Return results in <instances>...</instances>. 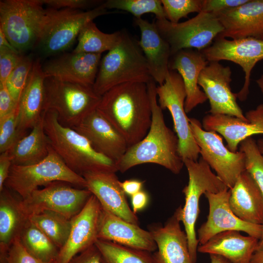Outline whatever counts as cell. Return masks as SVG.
I'll return each mask as SVG.
<instances>
[{
	"label": "cell",
	"instance_id": "obj_1",
	"mask_svg": "<svg viewBox=\"0 0 263 263\" xmlns=\"http://www.w3.org/2000/svg\"><path fill=\"white\" fill-rule=\"evenodd\" d=\"M97 109L122 135L128 147L143 139L151 124L146 83L127 82L113 87L102 95Z\"/></svg>",
	"mask_w": 263,
	"mask_h": 263
},
{
	"label": "cell",
	"instance_id": "obj_2",
	"mask_svg": "<svg viewBox=\"0 0 263 263\" xmlns=\"http://www.w3.org/2000/svg\"><path fill=\"white\" fill-rule=\"evenodd\" d=\"M147 86L152 112L150 130L143 139L128 148L116 163L117 170L123 173L138 165L153 163L178 174L184 165L179 154L178 137L165 123L157 101L155 81H150Z\"/></svg>",
	"mask_w": 263,
	"mask_h": 263
},
{
	"label": "cell",
	"instance_id": "obj_3",
	"mask_svg": "<svg viewBox=\"0 0 263 263\" xmlns=\"http://www.w3.org/2000/svg\"><path fill=\"white\" fill-rule=\"evenodd\" d=\"M44 127L51 147L75 173L118 171L115 162L96 151L83 135L61 124L55 112L44 111Z\"/></svg>",
	"mask_w": 263,
	"mask_h": 263
},
{
	"label": "cell",
	"instance_id": "obj_4",
	"mask_svg": "<svg viewBox=\"0 0 263 263\" xmlns=\"http://www.w3.org/2000/svg\"><path fill=\"white\" fill-rule=\"evenodd\" d=\"M151 80L138 41L122 30L115 45L101 58L93 88L102 96L113 87L123 83H148Z\"/></svg>",
	"mask_w": 263,
	"mask_h": 263
},
{
	"label": "cell",
	"instance_id": "obj_5",
	"mask_svg": "<svg viewBox=\"0 0 263 263\" xmlns=\"http://www.w3.org/2000/svg\"><path fill=\"white\" fill-rule=\"evenodd\" d=\"M183 162L188 175V184L182 190L185 202L184 207H178L174 213L183 224L190 255L196 263L199 242L195 224L200 212V197L207 192L217 193L228 188L202 157L197 161L186 159Z\"/></svg>",
	"mask_w": 263,
	"mask_h": 263
},
{
	"label": "cell",
	"instance_id": "obj_6",
	"mask_svg": "<svg viewBox=\"0 0 263 263\" xmlns=\"http://www.w3.org/2000/svg\"><path fill=\"white\" fill-rule=\"evenodd\" d=\"M41 0L0 1V28L19 53L38 43L46 17Z\"/></svg>",
	"mask_w": 263,
	"mask_h": 263
},
{
	"label": "cell",
	"instance_id": "obj_7",
	"mask_svg": "<svg viewBox=\"0 0 263 263\" xmlns=\"http://www.w3.org/2000/svg\"><path fill=\"white\" fill-rule=\"evenodd\" d=\"M45 88V111L55 112L59 122L72 128L97 109L101 99L93 87L51 77L46 78Z\"/></svg>",
	"mask_w": 263,
	"mask_h": 263
},
{
	"label": "cell",
	"instance_id": "obj_8",
	"mask_svg": "<svg viewBox=\"0 0 263 263\" xmlns=\"http://www.w3.org/2000/svg\"><path fill=\"white\" fill-rule=\"evenodd\" d=\"M56 181L86 188L84 178L71 169L51 146L48 155L38 163L27 166L12 165L4 186L24 199L39 186Z\"/></svg>",
	"mask_w": 263,
	"mask_h": 263
},
{
	"label": "cell",
	"instance_id": "obj_9",
	"mask_svg": "<svg viewBox=\"0 0 263 263\" xmlns=\"http://www.w3.org/2000/svg\"><path fill=\"white\" fill-rule=\"evenodd\" d=\"M107 10L102 4L86 11L68 8L46 9L38 44L48 56L63 52L72 46L86 23L108 13Z\"/></svg>",
	"mask_w": 263,
	"mask_h": 263
},
{
	"label": "cell",
	"instance_id": "obj_10",
	"mask_svg": "<svg viewBox=\"0 0 263 263\" xmlns=\"http://www.w3.org/2000/svg\"><path fill=\"white\" fill-rule=\"evenodd\" d=\"M154 22L170 46L171 56L186 49L201 51L209 46L224 30L215 14L202 11L182 22L173 23L167 19H156Z\"/></svg>",
	"mask_w": 263,
	"mask_h": 263
},
{
	"label": "cell",
	"instance_id": "obj_11",
	"mask_svg": "<svg viewBox=\"0 0 263 263\" xmlns=\"http://www.w3.org/2000/svg\"><path fill=\"white\" fill-rule=\"evenodd\" d=\"M158 103L162 110L170 112L175 133L178 139V151L184 161H197L200 149L191 132L189 118L185 110L186 93L181 75L169 70L164 82L156 87Z\"/></svg>",
	"mask_w": 263,
	"mask_h": 263
},
{
	"label": "cell",
	"instance_id": "obj_12",
	"mask_svg": "<svg viewBox=\"0 0 263 263\" xmlns=\"http://www.w3.org/2000/svg\"><path fill=\"white\" fill-rule=\"evenodd\" d=\"M69 183L56 181L34 191L20 201V207L28 219L44 211H52L71 219L84 207L92 195L86 188L72 187Z\"/></svg>",
	"mask_w": 263,
	"mask_h": 263
},
{
	"label": "cell",
	"instance_id": "obj_13",
	"mask_svg": "<svg viewBox=\"0 0 263 263\" xmlns=\"http://www.w3.org/2000/svg\"><path fill=\"white\" fill-rule=\"evenodd\" d=\"M193 136L199 146L202 158L214 169L226 186L231 189L240 174L245 170L244 153L230 151L216 132L202 128L199 120L189 118Z\"/></svg>",
	"mask_w": 263,
	"mask_h": 263
},
{
	"label": "cell",
	"instance_id": "obj_14",
	"mask_svg": "<svg viewBox=\"0 0 263 263\" xmlns=\"http://www.w3.org/2000/svg\"><path fill=\"white\" fill-rule=\"evenodd\" d=\"M201 52L208 62L227 60L242 68L244 82L235 95L240 101L245 100L249 93L252 70L257 62L263 59V40L252 38L228 39L217 37L209 46Z\"/></svg>",
	"mask_w": 263,
	"mask_h": 263
},
{
	"label": "cell",
	"instance_id": "obj_15",
	"mask_svg": "<svg viewBox=\"0 0 263 263\" xmlns=\"http://www.w3.org/2000/svg\"><path fill=\"white\" fill-rule=\"evenodd\" d=\"M209 205L207 221L197 230L199 244L206 243L218 233L229 230L242 231L259 240L263 236V225L246 222L238 217L229 205L230 190L227 188L217 193L205 194Z\"/></svg>",
	"mask_w": 263,
	"mask_h": 263
},
{
	"label": "cell",
	"instance_id": "obj_16",
	"mask_svg": "<svg viewBox=\"0 0 263 263\" xmlns=\"http://www.w3.org/2000/svg\"><path fill=\"white\" fill-rule=\"evenodd\" d=\"M232 71L229 66L210 61L201 71L198 85L201 87L210 105L212 114H226L248 121L231 89Z\"/></svg>",
	"mask_w": 263,
	"mask_h": 263
},
{
	"label": "cell",
	"instance_id": "obj_17",
	"mask_svg": "<svg viewBox=\"0 0 263 263\" xmlns=\"http://www.w3.org/2000/svg\"><path fill=\"white\" fill-rule=\"evenodd\" d=\"M101 206L92 195L81 210L71 219V228L65 244L59 249L56 263H69L98 239V223Z\"/></svg>",
	"mask_w": 263,
	"mask_h": 263
},
{
	"label": "cell",
	"instance_id": "obj_18",
	"mask_svg": "<svg viewBox=\"0 0 263 263\" xmlns=\"http://www.w3.org/2000/svg\"><path fill=\"white\" fill-rule=\"evenodd\" d=\"M245 121L226 114H208L204 116L202 127L207 131L217 132L225 139L226 147L237 152L239 145L245 139L257 134H263V104L245 114Z\"/></svg>",
	"mask_w": 263,
	"mask_h": 263
},
{
	"label": "cell",
	"instance_id": "obj_19",
	"mask_svg": "<svg viewBox=\"0 0 263 263\" xmlns=\"http://www.w3.org/2000/svg\"><path fill=\"white\" fill-rule=\"evenodd\" d=\"M101 58V54L72 52L47 62L42 69L46 77L93 87Z\"/></svg>",
	"mask_w": 263,
	"mask_h": 263
},
{
	"label": "cell",
	"instance_id": "obj_20",
	"mask_svg": "<svg viewBox=\"0 0 263 263\" xmlns=\"http://www.w3.org/2000/svg\"><path fill=\"white\" fill-rule=\"evenodd\" d=\"M73 129L85 136L96 151L116 164L129 147L122 135L97 109Z\"/></svg>",
	"mask_w": 263,
	"mask_h": 263
},
{
	"label": "cell",
	"instance_id": "obj_21",
	"mask_svg": "<svg viewBox=\"0 0 263 263\" xmlns=\"http://www.w3.org/2000/svg\"><path fill=\"white\" fill-rule=\"evenodd\" d=\"M88 189L101 207L123 220L139 225V220L131 210L115 172L92 171L82 175Z\"/></svg>",
	"mask_w": 263,
	"mask_h": 263
},
{
	"label": "cell",
	"instance_id": "obj_22",
	"mask_svg": "<svg viewBox=\"0 0 263 263\" xmlns=\"http://www.w3.org/2000/svg\"><path fill=\"white\" fill-rule=\"evenodd\" d=\"M215 15L224 28L217 37L263 40V0H248Z\"/></svg>",
	"mask_w": 263,
	"mask_h": 263
},
{
	"label": "cell",
	"instance_id": "obj_23",
	"mask_svg": "<svg viewBox=\"0 0 263 263\" xmlns=\"http://www.w3.org/2000/svg\"><path fill=\"white\" fill-rule=\"evenodd\" d=\"M98 238L151 253L157 249L150 231L123 220L102 207L99 219Z\"/></svg>",
	"mask_w": 263,
	"mask_h": 263
},
{
	"label": "cell",
	"instance_id": "obj_24",
	"mask_svg": "<svg viewBox=\"0 0 263 263\" xmlns=\"http://www.w3.org/2000/svg\"><path fill=\"white\" fill-rule=\"evenodd\" d=\"M175 213L163 226H152L150 231L156 244L157 251L152 257L154 263H194L188 240Z\"/></svg>",
	"mask_w": 263,
	"mask_h": 263
},
{
	"label": "cell",
	"instance_id": "obj_25",
	"mask_svg": "<svg viewBox=\"0 0 263 263\" xmlns=\"http://www.w3.org/2000/svg\"><path fill=\"white\" fill-rule=\"evenodd\" d=\"M208 62L201 51L193 49L180 50L170 56L169 69L177 72L184 84L186 113L207 100L204 92L200 89L198 82L201 71Z\"/></svg>",
	"mask_w": 263,
	"mask_h": 263
},
{
	"label": "cell",
	"instance_id": "obj_26",
	"mask_svg": "<svg viewBox=\"0 0 263 263\" xmlns=\"http://www.w3.org/2000/svg\"><path fill=\"white\" fill-rule=\"evenodd\" d=\"M141 32L138 44L147 60L150 75L159 85L168 74L171 56L170 48L159 33L154 21L150 23L142 18L135 19Z\"/></svg>",
	"mask_w": 263,
	"mask_h": 263
},
{
	"label": "cell",
	"instance_id": "obj_27",
	"mask_svg": "<svg viewBox=\"0 0 263 263\" xmlns=\"http://www.w3.org/2000/svg\"><path fill=\"white\" fill-rule=\"evenodd\" d=\"M230 190L232 212L246 222L263 225V196L251 175L245 170Z\"/></svg>",
	"mask_w": 263,
	"mask_h": 263
},
{
	"label": "cell",
	"instance_id": "obj_28",
	"mask_svg": "<svg viewBox=\"0 0 263 263\" xmlns=\"http://www.w3.org/2000/svg\"><path fill=\"white\" fill-rule=\"evenodd\" d=\"M46 77L40 60L38 59L34 61L28 83L19 104V128L24 134L43 116L45 111Z\"/></svg>",
	"mask_w": 263,
	"mask_h": 263
},
{
	"label": "cell",
	"instance_id": "obj_29",
	"mask_svg": "<svg viewBox=\"0 0 263 263\" xmlns=\"http://www.w3.org/2000/svg\"><path fill=\"white\" fill-rule=\"evenodd\" d=\"M259 242L258 239L244 236L240 231L229 230L218 233L199 244L197 252L218 255L231 263H249Z\"/></svg>",
	"mask_w": 263,
	"mask_h": 263
},
{
	"label": "cell",
	"instance_id": "obj_30",
	"mask_svg": "<svg viewBox=\"0 0 263 263\" xmlns=\"http://www.w3.org/2000/svg\"><path fill=\"white\" fill-rule=\"evenodd\" d=\"M6 187L0 191V259L20 234L28 219L20 207V200Z\"/></svg>",
	"mask_w": 263,
	"mask_h": 263
},
{
	"label": "cell",
	"instance_id": "obj_31",
	"mask_svg": "<svg viewBox=\"0 0 263 263\" xmlns=\"http://www.w3.org/2000/svg\"><path fill=\"white\" fill-rule=\"evenodd\" d=\"M50 148V141L44 127L43 113L31 131L8 151L12 165L27 166L43 160L48 155Z\"/></svg>",
	"mask_w": 263,
	"mask_h": 263
},
{
	"label": "cell",
	"instance_id": "obj_32",
	"mask_svg": "<svg viewBox=\"0 0 263 263\" xmlns=\"http://www.w3.org/2000/svg\"><path fill=\"white\" fill-rule=\"evenodd\" d=\"M19 239L27 252L36 259L46 263L56 262L59 249L29 219Z\"/></svg>",
	"mask_w": 263,
	"mask_h": 263
},
{
	"label": "cell",
	"instance_id": "obj_33",
	"mask_svg": "<svg viewBox=\"0 0 263 263\" xmlns=\"http://www.w3.org/2000/svg\"><path fill=\"white\" fill-rule=\"evenodd\" d=\"M121 31L107 34L101 31L93 21L86 23L78 36L74 53L99 54L109 51L118 42Z\"/></svg>",
	"mask_w": 263,
	"mask_h": 263
},
{
	"label": "cell",
	"instance_id": "obj_34",
	"mask_svg": "<svg viewBox=\"0 0 263 263\" xmlns=\"http://www.w3.org/2000/svg\"><path fill=\"white\" fill-rule=\"evenodd\" d=\"M102 263H154L151 252L98 239L94 244Z\"/></svg>",
	"mask_w": 263,
	"mask_h": 263
},
{
	"label": "cell",
	"instance_id": "obj_35",
	"mask_svg": "<svg viewBox=\"0 0 263 263\" xmlns=\"http://www.w3.org/2000/svg\"><path fill=\"white\" fill-rule=\"evenodd\" d=\"M60 249L66 243L71 228V219L52 211H44L29 217Z\"/></svg>",
	"mask_w": 263,
	"mask_h": 263
},
{
	"label": "cell",
	"instance_id": "obj_36",
	"mask_svg": "<svg viewBox=\"0 0 263 263\" xmlns=\"http://www.w3.org/2000/svg\"><path fill=\"white\" fill-rule=\"evenodd\" d=\"M107 9H116L131 13L135 19L152 13L156 19H166L161 0H108L102 3Z\"/></svg>",
	"mask_w": 263,
	"mask_h": 263
},
{
	"label": "cell",
	"instance_id": "obj_37",
	"mask_svg": "<svg viewBox=\"0 0 263 263\" xmlns=\"http://www.w3.org/2000/svg\"><path fill=\"white\" fill-rule=\"evenodd\" d=\"M239 150L244 155L245 170L255 181L263 196V155L256 141L252 137L245 139L240 144Z\"/></svg>",
	"mask_w": 263,
	"mask_h": 263
},
{
	"label": "cell",
	"instance_id": "obj_38",
	"mask_svg": "<svg viewBox=\"0 0 263 263\" xmlns=\"http://www.w3.org/2000/svg\"><path fill=\"white\" fill-rule=\"evenodd\" d=\"M34 62L30 57L23 56L5 83L7 89L18 105L28 83Z\"/></svg>",
	"mask_w": 263,
	"mask_h": 263
},
{
	"label": "cell",
	"instance_id": "obj_39",
	"mask_svg": "<svg viewBox=\"0 0 263 263\" xmlns=\"http://www.w3.org/2000/svg\"><path fill=\"white\" fill-rule=\"evenodd\" d=\"M19 128V106L10 114L0 118V152L9 150L22 137Z\"/></svg>",
	"mask_w": 263,
	"mask_h": 263
},
{
	"label": "cell",
	"instance_id": "obj_40",
	"mask_svg": "<svg viewBox=\"0 0 263 263\" xmlns=\"http://www.w3.org/2000/svg\"><path fill=\"white\" fill-rule=\"evenodd\" d=\"M166 19L173 23L179 22L191 13L202 11L203 0H161Z\"/></svg>",
	"mask_w": 263,
	"mask_h": 263
},
{
	"label": "cell",
	"instance_id": "obj_41",
	"mask_svg": "<svg viewBox=\"0 0 263 263\" xmlns=\"http://www.w3.org/2000/svg\"><path fill=\"white\" fill-rule=\"evenodd\" d=\"M0 263H46L43 262L30 254L22 245L19 237L16 238L10 245L5 256L0 259Z\"/></svg>",
	"mask_w": 263,
	"mask_h": 263
},
{
	"label": "cell",
	"instance_id": "obj_42",
	"mask_svg": "<svg viewBox=\"0 0 263 263\" xmlns=\"http://www.w3.org/2000/svg\"><path fill=\"white\" fill-rule=\"evenodd\" d=\"M20 53L9 48L0 47V85L6 80L22 58Z\"/></svg>",
	"mask_w": 263,
	"mask_h": 263
},
{
	"label": "cell",
	"instance_id": "obj_43",
	"mask_svg": "<svg viewBox=\"0 0 263 263\" xmlns=\"http://www.w3.org/2000/svg\"><path fill=\"white\" fill-rule=\"evenodd\" d=\"M248 0H203L202 11L215 14L226 9L239 6L246 3Z\"/></svg>",
	"mask_w": 263,
	"mask_h": 263
},
{
	"label": "cell",
	"instance_id": "obj_44",
	"mask_svg": "<svg viewBox=\"0 0 263 263\" xmlns=\"http://www.w3.org/2000/svg\"><path fill=\"white\" fill-rule=\"evenodd\" d=\"M43 4L56 9L68 8L73 9H85L96 3L95 0H41Z\"/></svg>",
	"mask_w": 263,
	"mask_h": 263
},
{
	"label": "cell",
	"instance_id": "obj_45",
	"mask_svg": "<svg viewBox=\"0 0 263 263\" xmlns=\"http://www.w3.org/2000/svg\"><path fill=\"white\" fill-rule=\"evenodd\" d=\"M18 106L5 85H0V118L12 113Z\"/></svg>",
	"mask_w": 263,
	"mask_h": 263
},
{
	"label": "cell",
	"instance_id": "obj_46",
	"mask_svg": "<svg viewBox=\"0 0 263 263\" xmlns=\"http://www.w3.org/2000/svg\"><path fill=\"white\" fill-rule=\"evenodd\" d=\"M69 263H102L100 252L94 244L76 255Z\"/></svg>",
	"mask_w": 263,
	"mask_h": 263
},
{
	"label": "cell",
	"instance_id": "obj_47",
	"mask_svg": "<svg viewBox=\"0 0 263 263\" xmlns=\"http://www.w3.org/2000/svg\"><path fill=\"white\" fill-rule=\"evenodd\" d=\"M12 166V161L8 151L2 152L0 155V191L4 186Z\"/></svg>",
	"mask_w": 263,
	"mask_h": 263
},
{
	"label": "cell",
	"instance_id": "obj_48",
	"mask_svg": "<svg viewBox=\"0 0 263 263\" xmlns=\"http://www.w3.org/2000/svg\"><path fill=\"white\" fill-rule=\"evenodd\" d=\"M131 197L132 211L135 214L144 209L148 204L149 196L144 190H141Z\"/></svg>",
	"mask_w": 263,
	"mask_h": 263
},
{
	"label": "cell",
	"instance_id": "obj_49",
	"mask_svg": "<svg viewBox=\"0 0 263 263\" xmlns=\"http://www.w3.org/2000/svg\"><path fill=\"white\" fill-rule=\"evenodd\" d=\"M120 184L125 193L132 196L142 190L144 182L130 179L120 182Z\"/></svg>",
	"mask_w": 263,
	"mask_h": 263
},
{
	"label": "cell",
	"instance_id": "obj_50",
	"mask_svg": "<svg viewBox=\"0 0 263 263\" xmlns=\"http://www.w3.org/2000/svg\"><path fill=\"white\" fill-rule=\"evenodd\" d=\"M249 263H263V240H259Z\"/></svg>",
	"mask_w": 263,
	"mask_h": 263
},
{
	"label": "cell",
	"instance_id": "obj_51",
	"mask_svg": "<svg viewBox=\"0 0 263 263\" xmlns=\"http://www.w3.org/2000/svg\"><path fill=\"white\" fill-rule=\"evenodd\" d=\"M1 47L8 48L11 50H14L15 51L19 52L10 44V43L9 42V41L7 39L3 31L0 28V47Z\"/></svg>",
	"mask_w": 263,
	"mask_h": 263
},
{
	"label": "cell",
	"instance_id": "obj_52",
	"mask_svg": "<svg viewBox=\"0 0 263 263\" xmlns=\"http://www.w3.org/2000/svg\"><path fill=\"white\" fill-rule=\"evenodd\" d=\"M210 263H231L224 257L214 254L210 255Z\"/></svg>",
	"mask_w": 263,
	"mask_h": 263
},
{
	"label": "cell",
	"instance_id": "obj_53",
	"mask_svg": "<svg viewBox=\"0 0 263 263\" xmlns=\"http://www.w3.org/2000/svg\"><path fill=\"white\" fill-rule=\"evenodd\" d=\"M256 82L263 95V74L256 80Z\"/></svg>",
	"mask_w": 263,
	"mask_h": 263
},
{
	"label": "cell",
	"instance_id": "obj_54",
	"mask_svg": "<svg viewBox=\"0 0 263 263\" xmlns=\"http://www.w3.org/2000/svg\"><path fill=\"white\" fill-rule=\"evenodd\" d=\"M256 142L260 151L263 155V137L259 138Z\"/></svg>",
	"mask_w": 263,
	"mask_h": 263
},
{
	"label": "cell",
	"instance_id": "obj_55",
	"mask_svg": "<svg viewBox=\"0 0 263 263\" xmlns=\"http://www.w3.org/2000/svg\"></svg>",
	"mask_w": 263,
	"mask_h": 263
}]
</instances>
